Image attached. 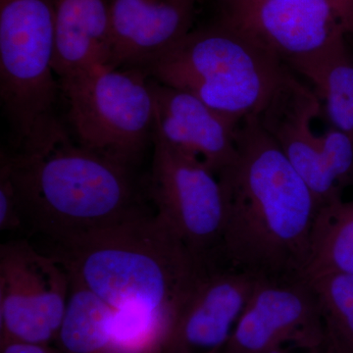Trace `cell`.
<instances>
[{
    "label": "cell",
    "instance_id": "6da1fadb",
    "mask_svg": "<svg viewBox=\"0 0 353 353\" xmlns=\"http://www.w3.org/2000/svg\"><path fill=\"white\" fill-rule=\"evenodd\" d=\"M236 146L218 175L226 205L220 257L259 280L301 279L317 199L256 115L239 124Z\"/></svg>",
    "mask_w": 353,
    "mask_h": 353
},
{
    "label": "cell",
    "instance_id": "7a4b0ae2",
    "mask_svg": "<svg viewBox=\"0 0 353 353\" xmlns=\"http://www.w3.org/2000/svg\"><path fill=\"white\" fill-rule=\"evenodd\" d=\"M54 243L69 277L115 309L176 317L199 279L215 265L197 259L155 213Z\"/></svg>",
    "mask_w": 353,
    "mask_h": 353
},
{
    "label": "cell",
    "instance_id": "3957f363",
    "mask_svg": "<svg viewBox=\"0 0 353 353\" xmlns=\"http://www.w3.org/2000/svg\"><path fill=\"white\" fill-rule=\"evenodd\" d=\"M2 155L23 219L52 243L145 212L132 166L85 148L67 130L43 152Z\"/></svg>",
    "mask_w": 353,
    "mask_h": 353
},
{
    "label": "cell",
    "instance_id": "277c9868",
    "mask_svg": "<svg viewBox=\"0 0 353 353\" xmlns=\"http://www.w3.org/2000/svg\"><path fill=\"white\" fill-rule=\"evenodd\" d=\"M289 72L277 55L222 20L192 30L146 70L238 124L268 105Z\"/></svg>",
    "mask_w": 353,
    "mask_h": 353
},
{
    "label": "cell",
    "instance_id": "5b68a950",
    "mask_svg": "<svg viewBox=\"0 0 353 353\" xmlns=\"http://www.w3.org/2000/svg\"><path fill=\"white\" fill-rule=\"evenodd\" d=\"M54 52V0H0V97L16 153L43 152L66 130Z\"/></svg>",
    "mask_w": 353,
    "mask_h": 353
},
{
    "label": "cell",
    "instance_id": "8992f818",
    "mask_svg": "<svg viewBox=\"0 0 353 353\" xmlns=\"http://www.w3.org/2000/svg\"><path fill=\"white\" fill-rule=\"evenodd\" d=\"M75 141L132 166L154 130L152 79L136 68L97 65L59 80Z\"/></svg>",
    "mask_w": 353,
    "mask_h": 353
},
{
    "label": "cell",
    "instance_id": "52a82bcc",
    "mask_svg": "<svg viewBox=\"0 0 353 353\" xmlns=\"http://www.w3.org/2000/svg\"><path fill=\"white\" fill-rule=\"evenodd\" d=\"M148 190L155 214L194 255L210 265L220 257L226 205L218 176L196 158L153 132Z\"/></svg>",
    "mask_w": 353,
    "mask_h": 353
},
{
    "label": "cell",
    "instance_id": "ba28073f",
    "mask_svg": "<svg viewBox=\"0 0 353 353\" xmlns=\"http://www.w3.org/2000/svg\"><path fill=\"white\" fill-rule=\"evenodd\" d=\"M63 265L24 241L0 248V343L50 345L57 341L68 301Z\"/></svg>",
    "mask_w": 353,
    "mask_h": 353
},
{
    "label": "cell",
    "instance_id": "9c48e42d",
    "mask_svg": "<svg viewBox=\"0 0 353 353\" xmlns=\"http://www.w3.org/2000/svg\"><path fill=\"white\" fill-rule=\"evenodd\" d=\"M220 20L285 63L353 34V0H221Z\"/></svg>",
    "mask_w": 353,
    "mask_h": 353
},
{
    "label": "cell",
    "instance_id": "30bf717a",
    "mask_svg": "<svg viewBox=\"0 0 353 353\" xmlns=\"http://www.w3.org/2000/svg\"><path fill=\"white\" fill-rule=\"evenodd\" d=\"M321 316L303 279L260 281L223 353H290L321 348Z\"/></svg>",
    "mask_w": 353,
    "mask_h": 353
},
{
    "label": "cell",
    "instance_id": "8fae6325",
    "mask_svg": "<svg viewBox=\"0 0 353 353\" xmlns=\"http://www.w3.org/2000/svg\"><path fill=\"white\" fill-rule=\"evenodd\" d=\"M321 109V101L314 90L289 72L268 105L256 115L260 124L307 183L319 208L341 197L334 173L339 132L332 127L323 134L313 130V121Z\"/></svg>",
    "mask_w": 353,
    "mask_h": 353
},
{
    "label": "cell",
    "instance_id": "7c38bea8",
    "mask_svg": "<svg viewBox=\"0 0 353 353\" xmlns=\"http://www.w3.org/2000/svg\"><path fill=\"white\" fill-rule=\"evenodd\" d=\"M259 278L216 266L194 285L176 313L165 353H223Z\"/></svg>",
    "mask_w": 353,
    "mask_h": 353
},
{
    "label": "cell",
    "instance_id": "4fadbf2b",
    "mask_svg": "<svg viewBox=\"0 0 353 353\" xmlns=\"http://www.w3.org/2000/svg\"><path fill=\"white\" fill-rule=\"evenodd\" d=\"M197 0H109V66L146 72L192 31Z\"/></svg>",
    "mask_w": 353,
    "mask_h": 353
},
{
    "label": "cell",
    "instance_id": "5bb4252c",
    "mask_svg": "<svg viewBox=\"0 0 353 353\" xmlns=\"http://www.w3.org/2000/svg\"><path fill=\"white\" fill-rule=\"evenodd\" d=\"M152 88L153 132L172 148L196 158L219 175L236 157L238 123L185 90L164 85L154 79Z\"/></svg>",
    "mask_w": 353,
    "mask_h": 353
},
{
    "label": "cell",
    "instance_id": "9a60e30c",
    "mask_svg": "<svg viewBox=\"0 0 353 353\" xmlns=\"http://www.w3.org/2000/svg\"><path fill=\"white\" fill-rule=\"evenodd\" d=\"M58 81L78 72L108 65L112 51L109 0H54Z\"/></svg>",
    "mask_w": 353,
    "mask_h": 353
},
{
    "label": "cell",
    "instance_id": "2e32d148",
    "mask_svg": "<svg viewBox=\"0 0 353 353\" xmlns=\"http://www.w3.org/2000/svg\"><path fill=\"white\" fill-rule=\"evenodd\" d=\"M285 64L311 83L331 127L353 137V58L347 39Z\"/></svg>",
    "mask_w": 353,
    "mask_h": 353
},
{
    "label": "cell",
    "instance_id": "e0dca14e",
    "mask_svg": "<svg viewBox=\"0 0 353 353\" xmlns=\"http://www.w3.org/2000/svg\"><path fill=\"white\" fill-rule=\"evenodd\" d=\"M330 274L353 276V199L320 206L313 223L301 279Z\"/></svg>",
    "mask_w": 353,
    "mask_h": 353
},
{
    "label": "cell",
    "instance_id": "ac0fdd59",
    "mask_svg": "<svg viewBox=\"0 0 353 353\" xmlns=\"http://www.w3.org/2000/svg\"><path fill=\"white\" fill-rule=\"evenodd\" d=\"M68 301L57 336L62 353H102L110 336L112 306L70 278Z\"/></svg>",
    "mask_w": 353,
    "mask_h": 353
},
{
    "label": "cell",
    "instance_id": "d6986e66",
    "mask_svg": "<svg viewBox=\"0 0 353 353\" xmlns=\"http://www.w3.org/2000/svg\"><path fill=\"white\" fill-rule=\"evenodd\" d=\"M321 316L322 352L353 353V276L330 274L306 281Z\"/></svg>",
    "mask_w": 353,
    "mask_h": 353
},
{
    "label": "cell",
    "instance_id": "ffe728a7",
    "mask_svg": "<svg viewBox=\"0 0 353 353\" xmlns=\"http://www.w3.org/2000/svg\"><path fill=\"white\" fill-rule=\"evenodd\" d=\"M21 211L17 190L11 176L10 169L6 158L1 154L0 165V230L15 231L22 226Z\"/></svg>",
    "mask_w": 353,
    "mask_h": 353
},
{
    "label": "cell",
    "instance_id": "44dd1931",
    "mask_svg": "<svg viewBox=\"0 0 353 353\" xmlns=\"http://www.w3.org/2000/svg\"><path fill=\"white\" fill-rule=\"evenodd\" d=\"M0 353H62L51 348L50 345L8 341L0 343Z\"/></svg>",
    "mask_w": 353,
    "mask_h": 353
},
{
    "label": "cell",
    "instance_id": "7402d4cb",
    "mask_svg": "<svg viewBox=\"0 0 353 353\" xmlns=\"http://www.w3.org/2000/svg\"><path fill=\"white\" fill-rule=\"evenodd\" d=\"M305 353H324V352H322L321 348H317V350H310V352H305Z\"/></svg>",
    "mask_w": 353,
    "mask_h": 353
}]
</instances>
